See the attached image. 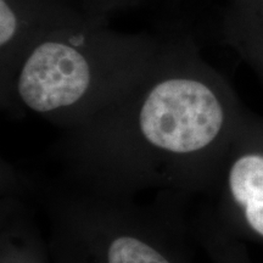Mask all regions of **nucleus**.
<instances>
[{
  "mask_svg": "<svg viewBox=\"0 0 263 263\" xmlns=\"http://www.w3.org/2000/svg\"><path fill=\"white\" fill-rule=\"evenodd\" d=\"M244 111L192 39H166L139 80L70 128L64 154L103 184L215 186Z\"/></svg>",
  "mask_w": 263,
  "mask_h": 263,
  "instance_id": "f257e3e1",
  "label": "nucleus"
},
{
  "mask_svg": "<svg viewBox=\"0 0 263 263\" xmlns=\"http://www.w3.org/2000/svg\"><path fill=\"white\" fill-rule=\"evenodd\" d=\"M164 42L145 33L114 31L107 22L52 33L26 52L0 88L2 105L70 129L139 80Z\"/></svg>",
  "mask_w": 263,
  "mask_h": 263,
  "instance_id": "f03ea898",
  "label": "nucleus"
},
{
  "mask_svg": "<svg viewBox=\"0 0 263 263\" xmlns=\"http://www.w3.org/2000/svg\"><path fill=\"white\" fill-rule=\"evenodd\" d=\"M60 202L67 256H83V263H183L163 235L117 205L90 199Z\"/></svg>",
  "mask_w": 263,
  "mask_h": 263,
  "instance_id": "7ed1b4c3",
  "label": "nucleus"
},
{
  "mask_svg": "<svg viewBox=\"0 0 263 263\" xmlns=\"http://www.w3.org/2000/svg\"><path fill=\"white\" fill-rule=\"evenodd\" d=\"M216 221L238 240L263 245V117L245 108L215 183Z\"/></svg>",
  "mask_w": 263,
  "mask_h": 263,
  "instance_id": "20e7f679",
  "label": "nucleus"
},
{
  "mask_svg": "<svg viewBox=\"0 0 263 263\" xmlns=\"http://www.w3.org/2000/svg\"><path fill=\"white\" fill-rule=\"evenodd\" d=\"M107 22L67 0H0V88L11 78L33 45L48 35L78 26Z\"/></svg>",
  "mask_w": 263,
  "mask_h": 263,
  "instance_id": "39448f33",
  "label": "nucleus"
},
{
  "mask_svg": "<svg viewBox=\"0 0 263 263\" xmlns=\"http://www.w3.org/2000/svg\"><path fill=\"white\" fill-rule=\"evenodd\" d=\"M222 35L263 81V0H227Z\"/></svg>",
  "mask_w": 263,
  "mask_h": 263,
  "instance_id": "423d86ee",
  "label": "nucleus"
},
{
  "mask_svg": "<svg viewBox=\"0 0 263 263\" xmlns=\"http://www.w3.org/2000/svg\"><path fill=\"white\" fill-rule=\"evenodd\" d=\"M196 235L213 263H252L245 246L226 232L213 215L200 219Z\"/></svg>",
  "mask_w": 263,
  "mask_h": 263,
  "instance_id": "0eeeda50",
  "label": "nucleus"
},
{
  "mask_svg": "<svg viewBox=\"0 0 263 263\" xmlns=\"http://www.w3.org/2000/svg\"><path fill=\"white\" fill-rule=\"evenodd\" d=\"M82 11L100 18H106L111 12L121 11L141 5L147 0H67Z\"/></svg>",
  "mask_w": 263,
  "mask_h": 263,
  "instance_id": "6e6552de",
  "label": "nucleus"
}]
</instances>
